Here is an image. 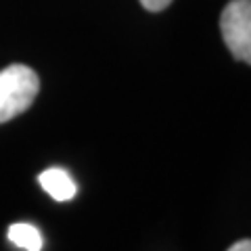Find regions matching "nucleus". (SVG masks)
I'll list each match as a JSON object with an SVG mask.
<instances>
[{
  "instance_id": "1",
  "label": "nucleus",
  "mask_w": 251,
  "mask_h": 251,
  "mask_svg": "<svg viewBox=\"0 0 251 251\" xmlns=\"http://www.w3.org/2000/svg\"><path fill=\"white\" fill-rule=\"evenodd\" d=\"M40 92L38 74L27 65L15 63L0 72V124L25 113Z\"/></svg>"
},
{
  "instance_id": "2",
  "label": "nucleus",
  "mask_w": 251,
  "mask_h": 251,
  "mask_svg": "<svg viewBox=\"0 0 251 251\" xmlns=\"http://www.w3.org/2000/svg\"><path fill=\"white\" fill-rule=\"evenodd\" d=\"M220 29L232 57L251 65V0H230L220 15Z\"/></svg>"
},
{
  "instance_id": "4",
  "label": "nucleus",
  "mask_w": 251,
  "mask_h": 251,
  "mask_svg": "<svg viewBox=\"0 0 251 251\" xmlns=\"http://www.w3.org/2000/svg\"><path fill=\"white\" fill-rule=\"evenodd\" d=\"M9 241L25 251H42V234L31 224H11L9 226Z\"/></svg>"
},
{
  "instance_id": "6",
  "label": "nucleus",
  "mask_w": 251,
  "mask_h": 251,
  "mask_svg": "<svg viewBox=\"0 0 251 251\" xmlns=\"http://www.w3.org/2000/svg\"><path fill=\"white\" fill-rule=\"evenodd\" d=\"M226 251H251V239H241L234 245H230Z\"/></svg>"
},
{
  "instance_id": "3",
  "label": "nucleus",
  "mask_w": 251,
  "mask_h": 251,
  "mask_svg": "<svg viewBox=\"0 0 251 251\" xmlns=\"http://www.w3.org/2000/svg\"><path fill=\"white\" fill-rule=\"evenodd\" d=\"M38 182L54 201H72L77 193V186L72 176L61 168H49L38 176Z\"/></svg>"
},
{
  "instance_id": "5",
  "label": "nucleus",
  "mask_w": 251,
  "mask_h": 251,
  "mask_svg": "<svg viewBox=\"0 0 251 251\" xmlns=\"http://www.w3.org/2000/svg\"><path fill=\"white\" fill-rule=\"evenodd\" d=\"M140 4L151 13H159L163 9H168V6L172 4V0H140Z\"/></svg>"
}]
</instances>
